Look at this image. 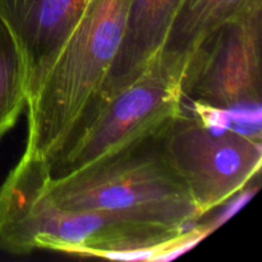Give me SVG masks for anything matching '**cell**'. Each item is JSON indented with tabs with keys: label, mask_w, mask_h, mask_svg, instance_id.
<instances>
[{
	"label": "cell",
	"mask_w": 262,
	"mask_h": 262,
	"mask_svg": "<svg viewBox=\"0 0 262 262\" xmlns=\"http://www.w3.org/2000/svg\"><path fill=\"white\" fill-rule=\"evenodd\" d=\"M27 106V77L19 45L0 17V140Z\"/></svg>",
	"instance_id": "10"
},
{
	"label": "cell",
	"mask_w": 262,
	"mask_h": 262,
	"mask_svg": "<svg viewBox=\"0 0 262 262\" xmlns=\"http://www.w3.org/2000/svg\"><path fill=\"white\" fill-rule=\"evenodd\" d=\"M181 2L132 0L122 46L99 96L129 83L161 53Z\"/></svg>",
	"instance_id": "8"
},
{
	"label": "cell",
	"mask_w": 262,
	"mask_h": 262,
	"mask_svg": "<svg viewBox=\"0 0 262 262\" xmlns=\"http://www.w3.org/2000/svg\"><path fill=\"white\" fill-rule=\"evenodd\" d=\"M132 0H89L40 87L27 102L23 154L50 160L99 96L124 38Z\"/></svg>",
	"instance_id": "3"
},
{
	"label": "cell",
	"mask_w": 262,
	"mask_h": 262,
	"mask_svg": "<svg viewBox=\"0 0 262 262\" xmlns=\"http://www.w3.org/2000/svg\"><path fill=\"white\" fill-rule=\"evenodd\" d=\"M46 161L23 154L0 187V251L51 250L96 257L159 258L204 237L101 212L58 206L48 193Z\"/></svg>",
	"instance_id": "1"
},
{
	"label": "cell",
	"mask_w": 262,
	"mask_h": 262,
	"mask_svg": "<svg viewBox=\"0 0 262 262\" xmlns=\"http://www.w3.org/2000/svg\"><path fill=\"white\" fill-rule=\"evenodd\" d=\"M164 128L74 173L49 177L48 193L63 209L115 215L176 230L193 229L201 216L166 156Z\"/></svg>",
	"instance_id": "2"
},
{
	"label": "cell",
	"mask_w": 262,
	"mask_h": 262,
	"mask_svg": "<svg viewBox=\"0 0 262 262\" xmlns=\"http://www.w3.org/2000/svg\"><path fill=\"white\" fill-rule=\"evenodd\" d=\"M174 118L163 130L171 166L186 184L200 216L227 204L258 176L262 164L260 136L215 124L206 110Z\"/></svg>",
	"instance_id": "5"
},
{
	"label": "cell",
	"mask_w": 262,
	"mask_h": 262,
	"mask_svg": "<svg viewBox=\"0 0 262 262\" xmlns=\"http://www.w3.org/2000/svg\"><path fill=\"white\" fill-rule=\"evenodd\" d=\"M89 0H0V17L19 45L30 101Z\"/></svg>",
	"instance_id": "7"
},
{
	"label": "cell",
	"mask_w": 262,
	"mask_h": 262,
	"mask_svg": "<svg viewBox=\"0 0 262 262\" xmlns=\"http://www.w3.org/2000/svg\"><path fill=\"white\" fill-rule=\"evenodd\" d=\"M182 94L217 114L261 113L262 5L223 23L189 54Z\"/></svg>",
	"instance_id": "6"
},
{
	"label": "cell",
	"mask_w": 262,
	"mask_h": 262,
	"mask_svg": "<svg viewBox=\"0 0 262 262\" xmlns=\"http://www.w3.org/2000/svg\"><path fill=\"white\" fill-rule=\"evenodd\" d=\"M187 59L159 53L133 81L100 96L74 123L50 160L60 178L163 129L184 110L182 79Z\"/></svg>",
	"instance_id": "4"
},
{
	"label": "cell",
	"mask_w": 262,
	"mask_h": 262,
	"mask_svg": "<svg viewBox=\"0 0 262 262\" xmlns=\"http://www.w3.org/2000/svg\"><path fill=\"white\" fill-rule=\"evenodd\" d=\"M257 5L262 0H182L161 51L187 59L223 23Z\"/></svg>",
	"instance_id": "9"
}]
</instances>
